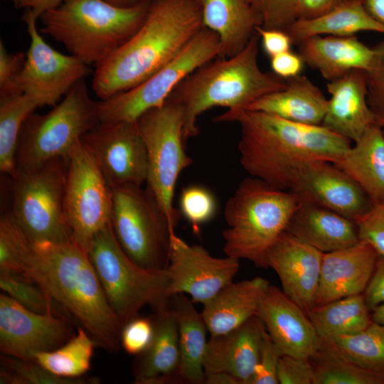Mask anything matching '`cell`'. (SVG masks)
I'll use <instances>...</instances> for the list:
<instances>
[{"label": "cell", "instance_id": "8992f818", "mask_svg": "<svg viewBox=\"0 0 384 384\" xmlns=\"http://www.w3.org/2000/svg\"><path fill=\"white\" fill-rule=\"evenodd\" d=\"M300 204L289 191L273 188L252 176L244 178L224 208V254L267 268L268 252Z\"/></svg>", "mask_w": 384, "mask_h": 384}, {"label": "cell", "instance_id": "484cf974", "mask_svg": "<svg viewBox=\"0 0 384 384\" xmlns=\"http://www.w3.org/2000/svg\"><path fill=\"white\" fill-rule=\"evenodd\" d=\"M270 284L266 279L256 277L223 287L203 304L201 311L210 335L230 331L257 315Z\"/></svg>", "mask_w": 384, "mask_h": 384}, {"label": "cell", "instance_id": "4dcf8cb0", "mask_svg": "<svg viewBox=\"0 0 384 384\" xmlns=\"http://www.w3.org/2000/svg\"><path fill=\"white\" fill-rule=\"evenodd\" d=\"M184 294L170 297L169 306L178 324L180 349V378L183 383H204L203 358L208 329L201 313Z\"/></svg>", "mask_w": 384, "mask_h": 384}, {"label": "cell", "instance_id": "6da1fadb", "mask_svg": "<svg viewBox=\"0 0 384 384\" xmlns=\"http://www.w3.org/2000/svg\"><path fill=\"white\" fill-rule=\"evenodd\" d=\"M213 121L238 122V148L244 170L284 191H290L306 164L315 161L335 164L352 146L349 139L323 125L294 122L260 111L227 110Z\"/></svg>", "mask_w": 384, "mask_h": 384}, {"label": "cell", "instance_id": "74e56055", "mask_svg": "<svg viewBox=\"0 0 384 384\" xmlns=\"http://www.w3.org/2000/svg\"><path fill=\"white\" fill-rule=\"evenodd\" d=\"M1 384H93L95 378H68L59 377L45 369L33 360H24L1 354Z\"/></svg>", "mask_w": 384, "mask_h": 384}, {"label": "cell", "instance_id": "bcb514c9", "mask_svg": "<svg viewBox=\"0 0 384 384\" xmlns=\"http://www.w3.org/2000/svg\"><path fill=\"white\" fill-rule=\"evenodd\" d=\"M281 356L277 347L265 331L250 384H279L277 369Z\"/></svg>", "mask_w": 384, "mask_h": 384}, {"label": "cell", "instance_id": "f35d334b", "mask_svg": "<svg viewBox=\"0 0 384 384\" xmlns=\"http://www.w3.org/2000/svg\"><path fill=\"white\" fill-rule=\"evenodd\" d=\"M0 287L6 294L34 312L54 311L55 302L37 284L20 272L0 270Z\"/></svg>", "mask_w": 384, "mask_h": 384}, {"label": "cell", "instance_id": "ee69618b", "mask_svg": "<svg viewBox=\"0 0 384 384\" xmlns=\"http://www.w3.org/2000/svg\"><path fill=\"white\" fill-rule=\"evenodd\" d=\"M26 58V53H8L0 41V100L22 94L18 80Z\"/></svg>", "mask_w": 384, "mask_h": 384}, {"label": "cell", "instance_id": "3957f363", "mask_svg": "<svg viewBox=\"0 0 384 384\" xmlns=\"http://www.w3.org/2000/svg\"><path fill=\"white\" fill-rule=\"evenodd\" d=\"M203 28L196 0H154L140 28L95 67L92 88L100 100L125 92L177 55Z\"/></svg>", "mask_w": 384, "mask_h": 384}, {"label": "cell", "instance_id": "680465c9", "mask_svg": "<svg viewBox=\"0 0 384 384\" xmlns=\"http://www.w3.org/2000/svg\"><path fill=\"white\" fill-rule=\"evenodd\" d=\"M115 6L126 7L137 4L139 0H106Z\"/></svg>", "mask_w": 384, "mask_h": 384}, {"label": "cell", "instance_id": "836d02e7", "mask_svg": "<svg viewBox=\"0 0 384 384\" xmlns=\"http://www.w3.org/2000/svg\"><path fill=\"white\" fill-rule=\"evenodd\" d=\"M321 343L342 358L384 376V326L373 321L360 332L321 338Z\"/></svg>", "mask_w": 384, "mask_h": 384}, {"label": "cell", "instance_id": "8fae6325", "mask_svg": "<svg viewBox=\"0 0 384 384\" xmlns=\"http://www.w3.org/2000/svg\"><path fill=\"white\" fill-rule=\"evenodd\" d=\"M137 122L147 153L146 186L176 228L181 216L173 205L176 182L181 172L193 163L183 137V109L166 100L146 111Z\"/></svg>", "mask_w": 384, "mask_h": 384}, {"label": "cell", "instance_id": "11a10c76", "mask_svg": "<svg viewBox=\"0 0 384 384\" xmlns=\"http://www.w3.org/2000/svg\"><path fill=\"white\" fill-rule=\"evenodd\" d=\"M368 12L384 24V0H361Z\"/></svg>", "mask_w": 384, "mask_h": 384}, {"label": "cell", "instance_id": "60d3db41", "mask_svg": "<svg viewBox=\"0 0 384 384\" xmlns=\"http://www.w3.org/2000/svg\"><path fill=\"white\" fill-rule=\"evenodd\" d=\"M28 242L11 213L4 214L0 220V270L19 272Z\"/></svg>", "mask_w": 384, "mask_h": 384}, {"label": "cell", "instance_id": "cb8c5ba5", "mask_svg": "<svg viewBox=\"0 0 384 384\" xmlns=\"http://www.w3.org/2000/svg\"><path fill=\"white\" fill-rule=\"evenodd\" d=\"M154 313L152 338L133 363L134 383H181L177 321L169 306Z\"/></svg>", "mask_w": 384, "mask_h": 384}, {"label": "cell", "instance_id": "2e32d148", "mask_svg": "<svg viewBox=\"0 0 384 384\" xmlns=\"http://www.w3.org/2000/svg\"><path fill=\"white\" fill-rule=\"evenodd\" d=\"M82 142L96 159L112 188L146 183L148 159L137 122H99Z\"/></svg>", "mask_w": 384, "mask_h": 384}, {"label": "cell", "instance_id": "277c9868", "mask_svg": "<svg viewBox=\"0 0 384 384\" xmlns=\"http://www.w3.org/2000/svg\"><path fill=\"white\" fill-rule=\"evenodd\" d=\"M259 39L255 33L238 54L201 65L170 95L167 100L183 111L186 144L198 134L197 120L206 110L215 107H227L232 112L245 110L258 99L286 86L285 80L260 69Z\"/></svg>", "mask_w": 384, "mask_h": 384}, {"label": "cell", "instance_id": "83f0119b", "mask_svg": "<svg viewBox=\"0 0 384 384\" xmlns=\"http://www.w3.org/2000/svg\"><path fill=\"white\" fill-rule=\"evenodd\" d=\"M203 27L213 31L220 41L218 58L240 52L262 26L259 15L246 0H196Z\"/></svg>", "mask_w": 384, "mask_h": 384}, {"label": "cell", "instance_id": "f907efd6", "mask_svg": "<svg viewBox=\"0 0 384 384\" xmlns=\"http://www.w3.org/2000/svg\"><path fill=\"white\" fill-rule=\"evenodd\" d=\"M304 64L302 56L292 50L270 58V66L273 73L284 80L300 75Z\"/></svg>", "mask_w": 384, "mask_h": 384}, {"label": "cell", "instance_id": "1f68e13d", "mask_svg": "<svg viewBox=\"0 0 384 384\" xmlns=\"http://www.w3.org/2000/svg\"><path fill=\"white\" fill-rule=\"evenodd\" d=\"M362 31L384 33L361 0H346L330 11L311 19H298L287 31L293 43L316 36H348Z\"/></svg>", "mask_w": 384, "mask_h": 384}, {"label": "cell", "instance_id": "9c48e42d", "mask_svg": "<svg viewBox=\"0 0 384 384\" xmlns=\"http://www.w3.org/2000/svg\"><path fill=\"white\" fill-rule=\"evenodd\" d=\"M68 159H51L36 167L16 171L10 212L32 242L71 239L64 207Z\"/></svg>", "mask_w": 384, "mask_h": 384}, {"label": "cell", "instance_id": "b9f144b4", "mask_svg": "<svg viewBox=\"0 0 384 384\" xmlns=\"http://www.w3.org/2000/svg\"><path fill=\"white\" fill-rule=\"evenodd\" d=\"M262 21V27L287 32L299 19V0H246Z\"/></svg>", "mask_w": 384, "mask_h": 384}, {"label": "cell", "instance_id": "d6986e66", "mask_svg": "<svg viewBox=\"0 0 384 384\" xmlns=\"http://www.w3.org/2000/svg\"><path fill=\"white\" fill-rule=\"evenodd\" d=\"M323 254L284 231L267 255L283 292L306 314L316 305Z\"/></svg>", "mask_w": 384, "mask_h": 384}, {"label": "cell", "instance_id": "f546056e", "mask_svg": "<svg viewBox=\"0 0 384 384\" xmlns=\"http://www.w3.org/2000/svg\"><path fill=\"white\" fill-rule=\"evenodd\" d=\"M335 164L363 191L373 205L384 203V130L370 127Z\"/></svg>", "mask_w": 384, "mask_h": 384}, {"label": "cell", "instance_id": "7a4b0ae2", "mask_svg": "<svg viewBox=\"0 0 384 384\" xmlns=\"http://www.w3.org/2000/svg\"><path fill=\"white\" fill-rule=\"evenodd\" d=\"M19 272L33 280L58 307L72 316L96 346L110 353L119 350L122 327L87 250L71 239L30 240Z\"/></svg>", "mask_w": 384, "mask_h": 384}, {"label": "cell", "instance_id": "6f0895ef", "mask_svg": "<svg viewBox=\"0 0 384 384\" xmlns=\"http://www.w3.org/2000/svg\"><path fill=\"white\" fill-rule=\"evenodd\" d=\"M371 319L373 322L384 326V303L372 311Z\"/></svg>", "mask_w": 384, "mask_h": 384}, {"label": "cell", "instance_id": "c3c4849f", "mask_svg": "<svg viewBox=\"0 0 384 384\" xmlns=\"http://www.w3.org/2000/svg\"><path fill=\"white\" fill-rule=\"evenodd\" d=\"M277 378L279 384H314V369L310 359L282 355Z\"/></svg>", "mask_w": 384, "mask_h": 384}, {"label": "cell", "instance_id": "ac0fdd59", "mask_svg": "<svg viewBox=\"0 0 384 384\" xmlns=\"http://www.w3.org/2000/svg\"><path fill=\"white\" fill-rule=\"evenodd\" d=\"M289 191L301 204L321 207L353 220L373 206L345 171L327 161H315L304 166Z\"/></svg>", "mask_w": 384, "mask_h": 384}, {"label": "cell", "instance_id": "8d00e7d4", "mask_svg": "<svg viewBox=\"0 0 384 384\" xmlns=\"http://www.w3.org/2000/svg\"><path fill=\"white\" fill-rule=\"evenodd\" d=\"M314 384H384V376L342 358L321 343L309 358Z\"/></svg>", "mask_w": 384, "mask_h": 384}, {"label": "cell", "instance_id": "ffe728a7", "mask_svg": "<svg viewBox=\"0 0 384 384\" xmlns=\"http://www.w3.org/2000/svg\"><path fill=\"white\" fill-rule=\"evenodd\" d=\"M257 315L281 355L309 358L321 338L307 314L282 289L270 284Z\"/></svg>", "mask_w": 384, "mask_h": 384}, {"label": "cell", "instance_id": "d590c367", "mask_svg": "<svg viewBox=\"0 0 384 384\" xmlns=\"http://www.w3.org/2000/svg\"><path fill=\"white\" fill-rule=\"evenodd\" d=\"M96 344L80 326L66 343L58 348L36 353L34 361L50 373L62 378L83 377L90 369Z\"/></svg>", "mask_w": 384, "mask_h": 384}, {"label": "cell", "instance_id": "91938a15", "mask_svg": "<svg viewBox=\"0 0 384 384\" xmlns=\"http://www.w3.org/2000/svg\"><path fill=\"white\" fill-rule=\"evenodd\" d=\"M384 130V129H383Z\"/></svg>", "mask_w": 384, "mask_h": 384}, {"label": "cell", "instance_id": "4316f807", "mask_svg": "<svg viewBox=\"0 0 384 384\" xmlns=\"http://www.w3.org/2000/svg\"><path fill=\"white\" fill-rule=\"evenodd\" d=\"M285 231L323 253L350 247L360 240L353 220L307 204H300Z\"/></svg>", "mask_w": 384, "mask_h": 384}, {"label": "cell", "instance_id": "7bdbcfd3", "mask_svg": "<svg viewBox=\"0 0 384 384\" xmlns=\"http://www.w3.org/2000/svg\"><path fill=\"white\" fill-rule=\"evenodd\" d=\"M375 48L374 61L371 68L366 71L368 102L375 124L384 129V41Z\"/></svg>", "mask_w": 384, "mask_h": 384}, {"label": "cell", "instance_id": "f6af8a7d", "mask_svg": "<svg viewBox=\"0 0 384 384\" xmlns=\"http://www.w3.org/2000/svg\"><path fill=\"white\" fill-rule=\"evenodd\" d=\"M354 221L359 240L368 242L384 257V203L373 205Z\"/></svg>", "mask_w": 384, "mask_h": 384}, {"label": "cell", "instance_id": "ba28073f", "mask_svg": "<svg viewBox=\"0 0 384 384\" xmlns=\"http://www.w3.org/2000/svg\"><path fill=\"white\" fill-rule=\"evenodd\" d=\"M99 122V102L91 98L82 79L50 112L32 113L26 119L18 140L16 171L57 158L68 159L73 148Z\"/></svg>", "mask_w": 384, "mask_h": 384}, {"label": "cell", "instance_id": "603a6c76", "mask_svg": "<svg viewBox=\"0 0 384 384\" xmlns=\"http://www.w3.org/2000/svg\"><path fill=\"white\" fill-rule=\"evenodd\" d=\"M326 88L331 97L322 125L353 143L356 142L375 124L368 102L366 71L352 70L329 81Z\"/></svg>", "mask_w": 384, "mask_h": 384}, {"label": "cell", "instance_id": "7dc6e473", "mask_svg": "<svg viewBox=\"0 0 384 384\" xmlns=\"http://www.w3.org/2000/svg\"><path fill=\"white\" fill-rule=\"evenodd\" d=\"M154 333L152 317L137 316L122 329L120 343L124 351L132 355H139L149 344Z\"/></svg>", "mask_w": 384, "mask_h": 384}, {"label": "cell", "instance_id": "5bb4252c", "mask_svg": "<svg viewBox=\"0 0 384 384\" xmlns=\"http://www.w3.org/2000/svg\"><path fill=\"white\" fill-rule=\"evenodd\" d=\"M21 20L31 41L18 80L20 90L38 107L55 106L92 69L76 56L65 55L48 45L37 29L38 18L30 10H24Z\"/></svg>", "mask_w": 384, "mask_h": 384}, {"label": "cell", "instance_id": "52a82bcc", "mask_svg": "<svg viewBox=\"0 0 384 384\" xmlns=\"http://www.w3.org/2000/svg\"><path fill=\"white\" fill-rule=\"evenodd\" d=\"M87 252L122 327L138 316L145 306L154 312L169 306L166 270L145 269L132 261L120 245L111 223L95 235Z\"/></svg>", "mask_w": 384, "mask_h": 384}, {"label": "cell", "instance_id": "44dd1931", "mask_svg": "<svg viewBox=\"0 0 384 384\" xmlns=\"http://www.w3.org/2000/svg\"><path fill=\"white\" fill-rule=\"evenodd\" d=\"M378 257L375 250L361 240L350 247L324 253L316 305L363 294Z\"/></svg>", "mask_w": 384, "mask_h": 384}, {"label": "cell", "instance_id": "d6a6232c", "mask_svg": "<svg viewBox=\"0 0 384 384\" xmlns=\"http://www.w3.org/2000/svg\"><path fill=\"white\" fill-rule=\"evenodd\" d=\"M307 315L321 339L356 334L373 322L363 294L316 305Z\"/></svg>", "mask_w": 384, "mask_h": 384}, {"label": "cell", "instance_id": "e0dca14e", "mask_svg": "<svg viewBox=\"0 0 384 384\" xmlns=\"http://www.w3.org/2000/svg\"><path fill=\"white\" fill-rule=\"evenodd\" d=\"M73 331L65 317L34 312L5 293L0 294V349L2 354L33 360L66 343Z\"/></svg>", "mask_w": 384, "mask_h": 384}, {"label": "cell", "instance_id": "7c38bea8", "mask_svg": "<svg viewBox=\"0 0 384 384\" xmlns=\"http://www.w3.org/2000/svg\"><path fill=\"white\" fill-rule=\"evenodd\" d=\"M219 53L218 36L203 27L177 55L142 82L100 100V122L137 121L146 111L163 105L181 81Z\"/></svg>", "mask_w": 384, "mask_h": 384}, {"label": "cell", "instance_id": "ab89813d", "mask_svg": "<svg viewBox=\"0 0 384 384\" xmlns=\"http://www.w3.org/2000/svg\"><path fill=\"white\" fill-rule=\"evenodd\" d=\"M179 211L191 225L196 234L200 227L215 215L217 202L213 193L206 187L194 185L183 188L179 198Z\"/></svg>", "mask_w": 384, "mask_h": 384}, {"label": "cell", "instance_id": "30bf717a", "mask_svg": "<svg viewBox=\"0 0 384 384\" xmlns=\"http://www.w3.org/2000/svg\"><path fill=\"white\" fill-rule=\"evenodd\" d=\"M112 192L111 224L124 251L142 267L166 270L175 228L154 193L136 185L118 186Z\"/></svg>", "mask_w": 384, "mask_h": 384}, {"label": "cell", "instance_id": "4fadbf2b", "mask_svg": "<svg viewBox=\"0 0 384 384\" xmlns=\"http://www.w3.org/2000/svg\"><path fill=\"white\" fill-rule=\"evenodd\" d=\"M112 189L82 140L68 156L64 207L71 240L88 251L95 235L111 223Z\"/></svg>", "mask_w": 384, "mask_h": 384}, {"label": "cell", "instance_id": "9a60e30c", "mask_svg": "<svg viewBox=\"0 0 384 384\" xmlns=\"http://www.w3.org/2000/svg\"><path fill=\"white\" fill-rule=\"evenodd\" d=\"M240 260L213 256L203 246L189 245L174 233L171 237L169 264L166 269L168 294H184L203 305L233 282Z\"/></svg>", "mask_w": 384, "mask_h": 384}, {"label": "cell", "instance_id": "9f6ffc18", "mask_svg": "<svg viewBox=\"0 0 384 384\" xmlns=\"http://www.w3.org/2000/svg\"><path fill=\"white\" fill-rule=\"evenodd\" d=\"M204 383L206 384H239L238 380L233 375L224 373L217 372L206 375Z\"/></svg>", "mask_w": 384, "mask_h": 384}, {"label": "cell", "instance_id": "db71d44e", "mask_svg": "<svg viewBox=\"0 0 384 384\" xmlns=\"http://www.w3.org/2000/svg\"><path fill=\"white\" fill-rule=\"evenodd\" d=\"M17 9H28L37 18L46 11L59 6L64 0H11Z\"/></svg>", "mask_w": 384, "mask_h": 384}, {"label": "cell", "instance_id": "5b68a950", "mask_svg": "<svg viewBox=\"0 0 384 384\" xmlns=\"http://www.w3.org/2000/svg\"><path fill=\"white\" fill-rule=\"evenodd\" d=\"M151 1L139 0L122 7L106 0H64L40 16V30L95 68L140 28Z\"/></svg>", "mask_w": 384, "mask_h": 384}, {"label": "cell", "instance_id": "816d5d0a", "mask_svg": "<svg viewBox=\"0 0 384 384\" xmlns=\"http://www.w3.org/2000/svg\"><path fill=\"white\" fill-rule=\"evenodd\" d=\"M370 311L384 303V257H378L370 281L363 293Z\"/></svg>", "mask_w": 384, "mask_h": 384}, {"label": "cell", "instance_id": "f5cc1de1", "mask_svg": "<svg viewBox=\"0 0 384 384\" xmlns=\"http://www.w3.org/2000/svg\"><path fill=\"white\" fill-rule=\"evenodd\" d=\"M346 0H299V19H311L323 15Z\"/></svg>", "mask_w": 384, "mask_h": 384}, {"label": "cell", "instance_id": "f1b7e54d", "mask_svg": "<svg viewBox=\"0 0 384 384\" xmlns=\"http://www.w3.org/2000/svg\"><path fill=\"white\" fill-rule=\"evenodd\" d=\"M286 86L251 104L247 110L260 111L308 125H322L328 100L306 76L285 80Z\"/></svg>", "mask_w": 384, "mask_h": 384}, {"label": "cell", "instance_id": "7402d4cb", "mask_svg": "<svg viewBox=\"0 0 384 384\" xmlns=\"http://www.w3.org/2000/svg\"><path fill=\"white\" fill-rule=\"evenodd\" d=\"M265 331L263 322L255 315L230 331L210 336L203 358L206 375L224 372L239 384H250Z\"/></svg>", "mask_w": 384, "mask_h": 384}, {"label": "cell", "instance_id": "e575fe53", "mask_svg": "<svg viewBox=\"0 0 384 384\" xmlns=\"http://www.w3.org/2000/svg\"><path fill=\"white\" fill-rule=\"evenodd\" d=\"M38 104L22 93L0 100V171L13 177L16 173V156L21 129Z\"/></svg>", "mask_w": 384, "mask_h": 384}, {"label": "cell", "instance_id": "d4e9b609", "mask_svg": "<svg viewBox=\"0 0 384 384\" xmlns=\"http://www.w3.org/2000/svg\"><path fill=\"white\" fill-rule=\"evenodd\" d=\"M297 45L304 63L328 82L354 70H368L376 55L375 47H368L356 35L312 36Z\"/></svg>", "mask_w": 384, "mask_h": 384}, {"label": "cell", "instance_id": "681fc988", "mask_svg": "<svg viewBox=\"0 0 384 384\" xmlns=\"http://www.w3.org/2000/svg\"><path fill=\"white\" fill-rule=\"evenodd\" d=\"M255 32L261 40L265 53L270 58L291 50L293 42L287 32L262 26L257 27Z\"/></svg>", "mask_w": 384, "mask_h": 384}]
</instances>
